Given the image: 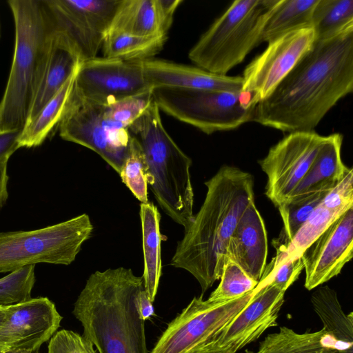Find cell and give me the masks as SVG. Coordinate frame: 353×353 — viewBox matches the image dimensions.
<instances>
[{
    "label": "cell",
    "instance_id": "obj_1",
    "mask_svg": "<svg viewBox=\"0 0 353 353\" xmlns=\"http://www.w3.org/2000/svg\"><path fill=\"white\" fill-rule=\"evenodd\" d=\"M353 90V26L311 49L254 111L252 121L288 133L314 131Z\"/></svg>",
    "mask_w": 353,
    "mask_h": 353
},
{
    "label": "cell",
    "instance_id": "obj_2",
    "mask_svg": "<svg viewBox=\"0 0 353 353\" xmlns=\"http://www.w3.org/2000/svg\"><path fill=\"white\" fill-rule=\"evenodd\" d=\"M207 193L170 265L190 273L203 294L221 276L228 261L230 239L245 210L254 201L252 176L238 168L223 165L208 181Z\"/></svg>",
    "mask_w": 353,
    "mask_h": 353
},
{
    "label": "cell",
    "instance_id": "obj_3",
    "mask_svg": "<svg viewBox=\"0 0 353 353\" xmlns=\"http://www.w3.org/2000/svg\"><path fill=\"white\" fill-rule=\"evenodd\" d=\"M143 288V276L122 267L96 271L88 277L72 314L99 353H150L145 321L136 305Z\"/></svg>",
    "mask_w": 353,
    "mask_h": 353
},
{
    "label": "cell",
    "instance_id": "obj_4",
    "mask_svg": "<svg viewBox=\"0 0 353 353\" xmlns=\"http://www.w3.org/2000/svg\"><path fill=\"white\" fill-rule=\"evenodd\" d=\"M13 59L0 101V132L22 130L43 73L55 30L43 0H9Z\"/></svg>",
    "mask_w": 353,
    "mask_h": 353
},
{
    "label": "cell",
    "instance_id": "obj_5",
    "mask_svg": "<svg viewBox=\"0 0 353 353\" xmlns=\"http://www.w3.org/2000/svg\"><path fill=\"white\" fill-rule=\"evenodd\" d=\"M128 129L143 152L148 184L154 198L165 213L185 230L194 217L191 159L165 129L154 100Z\"/></svg>",
    "mask_w": 353,
    "mask_h": 353
},
{
    "label": "cell",
    "instance_id": "obj_6",
    "mask_svg": "<svg viewBox=\"0 0 353 353\" xmlns=\"http://www.w3.org/2000/svg\"><path fill=\"white\" fill-rule=\"evenodd\" d=\"M278 0H236L200 37L188 57L199 68L227 75L261 43V33Z\"/></svg>",
    "mask_w": 353,
    "mask_h": 353
},
{
    "label": "cell",
    "instance_id": "obj_7",
    "mask_svg": "<svg viewBox=\"0 0 353 353\" xmlns=\"http://www.w3.org/2000/svg\"><path fill=\"white\" fill-rule=\"evenodd\" d=\"M159 110L210 134L252 121L260 101L252 92L198 90L161 87L152 90Z\"/></svg>",
    "mask_w": 353,
    "mask_h": 353
},
{
    "label": "cell",
    "instance_id": "obj_8",
    "mask_svg": "<svg viewBox=\"0 0 353 353\" xmlns=\"http://www.w3.org/2000/svg\"><path fill=\"white\" fill-rule=\"evenodd\" d=\"M92 230L90 217L82 214L37 230L0 232V272L37 263L69 265Z\"/></svg>",
    "mask_w": 353,
    "mask_h": 353
},
{
    "label": "cell",
    "instance_id": "obj_9",
    "mask_svg": "<svg viewBox=\"0 0 353 353\" xmlns=\"http://www.w3.org/2000/svg\"><path fill=\"white\" fill-rule=\"evenodd\" d=\"M257 287L226 302L204 300L201 294L167 326L150 353H201L218 332L252 300Z\"/></svg>",
    "mask_w": 353,
    "mask_h": 353
},
{
    "label": "cell",
    "instance_id": "obj_10",
    "mask_svg": "<svg viewBox=\"0 0 353 353\" xmlns=\"http://www.w3.org/2000/svg\"><path fill=\"white\" fill-rule=\"evenodd\" d=\"M105 106L80 97L72 89L58 124L59 135L65 141L93 150L119 174L132 135L129 129L108 128L103 119Z\"/></svg>",
    "mask_w": 353,
    "mask_h": 353
},
{
    "label": "cell",
    "instance_id": "obj_11",
    "mask_svg": "<svg viewBox=\"0 0 353 353\" xmlns=\"http://www.w3.org/2000/svg\"><path fill=\"white\" fill-rule=\"evenodd\" d=\"M43 1L54 29L69 40L81 61L97 57L119 1Z\"/></svg>",
    "mask_w": 353,
    "mask_h": 353
},
{
    "label": "cell",
    "instance_id": "obj_12",
    "mask_svg": "<svg viewBox=\"0 0 353 353\" xmlns=\"http://www.w3.org/2000/svg\"><path fill=\"white\" fill-rule=\"evenodd\" d=\"M325 136L314 131L290 132L259 163L268 176L265 195L275 207L289 199L312 165Z\"/></svg>",
    "mask_w": 353,
    "mask_h": 353
},
{
    "label": "cell",
    "instance_id": "obj_13",
    "mask_svg": "<svg viewBox=\"0 0 353 353\" xmlns=\"http://www.w3.org/2000/svg\"><path fill=\"white\" fill-rule=\"evenodd\" d=\"M151 90L142 61L103 57L81 62L73 87L80 97L103 105Z\"/></svg>",
    "mask_w": 353,
    "mask_h": 353
},
{
    "label": "cell",
    "instance_id": "obj_14",
    "mask_svg": "<svg viewBox=\"0 0 353 353\" xmlns=\"http://www.w3.org/2000/svg\"><path fill=\"white\" fill-rule=\"evenodd\" d=\"M285 292L264 276L249 303L225 325L201 353H236L277 325Z\"/></svg>",
    "mask_w": 353,
    "mask_h": 353
},
{
    "label": "cell",
    "instance_id": "obj_15",
    "mask_svg": "<svg viewBox=\"0 0 353 353\" xmlns=\"http://www.w3.org/2000/svg\"><path fill=\"white\" fill-rule=\"evenodd\" d=\"M315 42L312 28L296 30L268 43L266 49L245 67L242 90L266 99Z\"/></svg>",
    "mask_w": 353,
    "mask_h": 353
},
{
    "label": "cell",
    "instance_id": "obj_16",
    "mask_svg": "<svg viewBox=\"0 0 353 353\" xmlns=\"http://www.w3.org/2000/svg\"><path fill=\"white\" fill-rule=\"evenodd\" d=\"M62 320L47 297L10 305L0 325V353L24 350L37 352L57 332Z\"/></svg>",
    "mask_w": 353,
    "mask_h": 353
},
{
    "label": "cell",
    "instance_id": "obj_17",
    "mask_svg": "<svg viewBox=\"0 0 353 353\" xmlns=\"http://www.w3.org/2000/svg\"><path fill=\"white\" fill-rule=\"evenodd\" d=\"M353 207L339 216L302 253L305 288L311 290L339 274L352 257Z\"/></svg>",
    "mask_w": 353,
    "mask_h": 353
},
{
    "label": "cell",
    "instance_id": "obj_18",
    "mask_svg": "<svg viewBox=\"0 0 353 353\" xmlns=\"http://www.w3.org/2000/svg\"><path fill=\"white\" fill-rule=\"evenodd\" d=\"M148 81L153 89L161 87L198 90H242L241 76L214 74L197 66L150 59L142 61Z\"/></svg>",
    "mask_w": 353,
    "mask_h": 353
},
{
    "label": "cell",
    "instance_id": "obj_19",
    "mask_svg": "<svg viewBox=\"0 0 353 353\" xmlns=\"http://www.w3.org/2000/svg\"><path fill=\"white\" fill-rule=\"evenodd\" d=\"M227 255L252 279L261 281L266 269L268 236L254 201L241 216L230 239Z\"/></svg>",
    "mask_w": 353,
    "mask_h": 353
},
{
    "label": "cell",
    "instance_id": "obj_20",
    "mask_svg": "<svg viewBox=\"0 0 353 353\" xmlns=\"http://www.w3.org/2000/svg\"><path fill=\"white\" fill-rule=\"evenodd\" d=\"M183 0L119 1L108 31L139 36L168 35Z\"/></svg>",
    "mask_w": 353,
    "mask_h": 353
},
{
    "label": "cell",
    "instance_id": "obj_21",
    "mask_svg": "<svg viewBox=\"0 0 353 353\" xmlns=\"http://www.w3.org/2000/svg\"><path fill=\"white\" fill-rule=\"evenodd\" d=\"M81 62L78 52L69 40L62 33L55 30L46 67L34 94L26 124L59 90Z\"/></svg>",
    "mask_w": 353,
    "mask_h": 353
},
{
    "label": "cell",
    "instance_id": "obj_22",
    "mask_svg": "<svg viewBox=\"0 0 353 353\" xmlns=\"http://www.w3.org/2000/svg\"><path fill=\"white\" fill-rule=\"evenodd\" d=\"M342 143L340 133L325 136L309 170L289 199L330 191L339 183L349 170L341 159Z\"/></svg>",
    "mask_w": 353,
    "mask_h": 353
},
{
    "label": "cell",
    "instance_id": "obj_23",
    "mask_svg": "<svg viewBox=\"0 0 353 353\" xmlns=\"http://www.w3.org/2000/svg\"><path fill=\"white\" fill-rule=\"evenodd\" d=\"M311 302L323 329L343 353H353V313L344 312L336 292L327 285L320 287L312 294Z\"/></svg>",
    "mask_w": 353,
    "mask_h": 353
},
{
    "label": "cell",
    "instance_id": "obj_24",
    "mask_svg": "<svg viewBox=\"0 0 353 353\" xmlns=\"http://www.w3.org/2000/svg\"><path fill=\"white\" fill-rule=\"evenodd\" d=\"M140 217L142 228L143 251V284L148 296L153 302L155 299L161 276V216L153 203L140 205Z\"/></svg>",
    "mask_w": 353,
    "mask_h": 353
},
{
    "label": "cell",
    "instance_id": "obj_25",
    "mask_svg": "<svg viewBox=\"0 0 353 353\" xmlns=\"http://www.w3.org/2000/svg\"><path fill=\"white\" fill-rule=\"evenodd\" d=\"M323 328L316 332L297 333L282 326L270 334L253 353H343L339 345Z\"/></svg>",
    "mask_w": 353,
    "mask_h": 353
},
{
    "label": "cell",
    "instance_id": "obj_26",
    "mask_svg": "<svg viewBox=\"0 0 353 353\" xmlns=\"http://www.w3.org/2000/svg\"><path fill=\"white\" fill-rule=\"evenodd\" d=\"M78 68L38 114L24 126L18 139L19 148L39 146L53 128L58 125L72 93Z\"/></svg>",
    "mask_w": 353,
    "mask_h": 353
},
{
    "label": "cell",
    "instance_id": "obj_27",
    "mask_svg": "<svg viewBox=\"0 0 353 353\" xmlns=\"http://www.w3.org/2000/svg\"><path fill=\"white\" fill-rule=\"evenodd\" d=\"M318 0H278L263 27L261 43L273 41L288 32L311 28Z\"/></svg>",
    "mask_w": 353,
    "mask_h": 353
},
{
    "label": "cell",
    "instance_id": "obj_28",
    "mask_svg": "<svg viewBox=\"0 0 353 353\" xmlns=\"http://www.w3.org/2000/svg\"><path fill=\"white\" fill-rule=\"evenodd\" d=\"M167 39L168 35L145 37L108 31L101 48L103 57L127 61H144L159 54Z\"/></svg>",
    "mask_w": 353,
    "mask_h": 353
},
{
    "label": "cell",
    "instance_id": "obj_29",
    "mask_svg": "<svg viewBox=\"0 0 353 353\" xmlns=\"http://www.w3.org/2000/svg\"><path fill=\"white\" fill-rule=\"evenodd\" d=\"M353 26V0H318L311 22L316 40L332 37Z\"/></svg>",
    "mask_w": 353,
    "mask_h": 353
},
{
    "label": "cell",
    "instance_id": "obj_30",
    "mask_svg": "<svg viewBox=\"0 0 353 353\" xmlns=\"http://www.w3.org/2000/svg\"><path fill=\"white\" fill-rule=\"evenodd\" d=\"M341 215L320 204L288 244L283 248H276L274 262L301 257L304 250Z\"/></svg>",
    "mask_w": 353,
    "mask_h": 353
},
{
    "label": "cell",
    "instance_id": "obj_31",
    "mask_svg": "<svg viewBox=\"0 0 353 353\" xmlns=\"http://www.w3.org/2000/svg\"><path fill=\"white\" fill-rule=\"evenodd\" d=\"M328 192H317L290 198L277 207L283 223L282 240H284V243L279 244L276 248H283L288 244L313 211L322 203Z\"/></svg>",
    "mask_w": 353,
    "mask_h": 353
},
{
    "label": "cell",
    "instance_id": "obj_32",
    "mask_svg": "<svg viewBox=\"0 0 353 353\" xmlns=\"http://www.w3.org/2000/svg\"><path fill=\"white\" fill-rule=\"evenodd\" d=\"M220 279L219 285L208 299L210 301L223 303L240 298L253 291L259 283L231 260L225 264Z\"/></svg>",
    "mask_w": 353,
    "mask_h": 353
},
{
    "label": "cell",
    "instance_id": "obj_33",
    "mask_svg": "<svg viewBox=\"0 0 353 353\" xmlns=\"http://www.w3.org/2000/svg\"><path fill=\"white\" fill-rule=\"evenodd\" d=\"M119 175L122 182L141 201V203L148 202V184L145 157L139 142L133 135L128 155Z\"/></svg>",
    "mask_w": 353,
    "mask_h": 353
},
{
    "label": "cell",
    "instance_id": "obj_34",
    "mask_svg": "<svg viewBox=\"0 0 353 353\" xmlns=\"http://www.w3.org/2000/svg\"><path fill=\"white\" fill-rule=\"evenodd\" d=\"M152 90L105 105L103 119L119 129H128L153 101Z\"/></svg>",
    "mask_w": 353,
    "mask_h": 353
},
{
    "label": "cell",
    "instance_id": "obj_35",
    "mask_svg": "<svg viewBox=\"0 0 353 353\" xmlns=\"http://www.w3.org/2000/svg\"><path fill=\"white\" fill-rule=\"evenodd\" d=\"M34 266L28 265L0 279V305L28 301L35 283Z\"/></svg>",
    "mask_w": 353,
    "mask_h": 353
},
{
    "label": "cell",
    "instance_id": "obj_36",
    "mask_svg": "<svg viewBox=\"0 0 353 353\" xmlns=\"http://www.w3.org/2000/svg\"><path fill=\"white\" fill-rule=\"evenodd\" d=\"M47 353H96L93 343L69 330L57 331L49 340Z\"/></svg>",
    "mask_w": 353,
    "mask_h": 353
},
{
    "label": "cell",
    "instance_id": "obj_37",
    "mask_svg": "<svg viewBox=\"0 0 353 353\" xmlns=\"http://www.w3.org/2000/svg\"><path fill=\"white\" fill-rule=\"evenodd\" d=\"M303 269L301 258L274 262L265 269L263 276L270 284L285 292L299 279Z\"/></svg>",
    "mask_w": 353,
    "mask_h": 353
},
{
    "label": "cell",
    "instance_id": "obj_38",
    "mask_svg": "<svg viewBox=\"0 0 353 353\" xmlns=\"http://www.w3.org/2000/svg\"><path fill=\"white\" fill-rule=\"evenodd\" d=\"M353 170L346 172L339 183L325 196L323 206L342 214L353 207Z\"/></svg>",
    "mask_w": 353,
    "mask_h": 353
},
{
    "label": "cell",
    "instance_id": "obj_39",
    "mask_svg": "<svg viewBox=\"0 0 353 353\" xmlns=\"http://www.w3.org/2000/svg\"><path fill=\"white\" fill-rule=\"evenodd\" d=\"M21 130L0 132V163L8 161L9 158L17 150L18 139Z\"/></svg>",
    "mask_w": 353,
    "mask_h": 353
},
{
    "label": "cell",
    "instance_id": "obj_40",
    "mask_svg": "<svg viewBox=\"0 0 353 353\" xmlns=\"http://www.w3.org/2000/svg\"><path fill=\"white\" fill-rule=\"evenodd\" d=\"M152 303L148 296L145 288L138 293L136 299L137 310L139 317L144 321L154 315Z\"/></svg>",
    "mask_w": 353,
    "mask_h": 353
},
{
    "label": "cell",
    "instance_id": "obj_41",
    "mask_svg": "<svg viewBox=\"0 0 353 353\" xmlns=\"http://www.w3.org/2000/svg\"><path fill=\"white\" fill-rule=\"evenodd\" d=\"M8 161L0 163V210L6 203L8 197Z\"/></svg>",
    "mask_w": 353,
    "mask_h": 353
},
{
    "label": "cell",
    "instance_id": "obj_42",
    "mask_svg": "<svg viewBox=\"0 0 353 353\" xmlns=\"http://www.w3.org/2000/svg\"><path fill=\"white\" fill-rule=\"evenodd\" d=\"M8 305H0V325L3 321L8 311Z\"/></svg>",
    "mask_w": 353,
    "mask_h": 353
},
{
    "label": "cell",
    "instance_id": "obj_43",
    "mask_svg": "<svg viewBox=\"0 0 353 353\" xmlns=\"http://www.w3.org/2000/svg\"><path fill=\"white\" fill-rule=\"evenodd\" d=\"M2 353H31L24 350H12V351H7Z\"/></svg>",
    "mask_w": 353,
    "mask_h": 353
},
{
    "label": "cell",
    "instance_id": "obj_44",
    "mask_svg": "<svg viewBox=\"0 0 353 353\" xmlns=\"http://www.w3.org/2000/svg\"><path fill=\"white\" fill-rule=\"evenodd\" d=\"M245 353H253V352H252V351H248V350H246Z\"/></svg>",
    "mask_w": 353,
    "mask_h": 353
},
{
    "label": "cell",
    "instance_id": "obj_45",
    "mask_svg": "<svg viewBox=\"0 0 353 353\" xmlns=\"http://www.w3.org/2000/svg\"><path fill=\"white\" fill-rule=\"evenodd\" d=\"M0 37H1V26H0Z\"/></svg>",
    "mask_w": 353,
    "mask_h": 353
},
{
    "label": "cell",
    "instance_id": "obj_46",
    "mask_svg": "<svg viewBox=\"0 0 353 353\" xmlns=\"http://www.w3.org/2000/svg\"><path fill=\"white\" fill-rule=\"evenodd\" d=\"M34 353H37V352H34Z\"/></svg>",
    "mask_w": 353,
    "mask_h": 353
}]
</instances>
